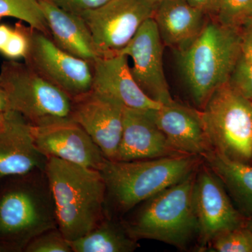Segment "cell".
<instances>
[{"instance_id":"6da1fadb","label":"cell","mask_w":252,"mask_h":252,"mask_svg":"<svg viewBox=\"0 0 252 252\" xmlns=\"http://www.w3.org/2000/svg\"><path fill=\"white\" fill-rule=\"evenodd\" d=\"M44 172L54 198L58 228L67 240L86 235L107 216L106 186L99 170L48 158Z\"/></svg>"},{"instance_id":"7a4b0ae2","label":"cell","mask_w":252,"mask_h":252,"mask_svg":"<svg viewBox=\"0 0 252 252\" xmlns=\"http://www.w3.org/2000/svg\"><path fill=\"white\" fill-rule=\"evenodd\" d=\"M203 158L196 155L131 161L106 160L99 170L106 186V212L125 214L144 200L178 183L197 170Z\"/></svg>"},{"instance_id":"3957f363","label":"cell","mask_w":252,"mask_h":252,"mask_svg":"<svg viewBox=\"0 0 252 252\" xmlns=\"http://www.w3.org/2000/svg\"><path fill=\"white\" fill-rule=\"evenodd\" d=\"M11 179L0 192V250L24 251L36 236L58 228L56 207L44 170Z\"/></svg>"},{"instance_id":"277c9868","label":"cell","mask_w":252,"mask_h":252,"mask_svg":"<svg viewBox=\"0 0 252 252\" xmlns=\"http://www.w3.org/2000/svg\"><path fill=\"white\" fill-rule=\"evenodd\" d=\"M243 32L217 21L205 23L195 40L179 52V64L194 103L203 109L229 81L241 55Z\"/></svg>"},{"instance_id":"5b68a950","label":"cell","mask_w":252,"mask_h":252,"mask_svg":"<svg viewBox=\"0 0 252 252\" xmlns=\"http://www.w3.org/2000/svg\"><path fill=\"white\" fill-rule=\"evenodd\" d=\"M196 171L137 205L130 219L122 220L129 234L187 250L198 238L193 200Z\"/></svg>"},{"instance_id":"8992f818","label":"cell","mask_w":252,"mask_h":252,"mask_svg":"<svg viewBox=\"0 0 252 252\" xmlns=\"http://www.w3.org/2000/svg\"><path fill=\"white\" fill-rule=\"evenodd\" d=\"M0 84L7 94L11 110L21 114L32 126L72 120V99L25 63L13 60L3 62Z\"/></svg>"},{"instance_id":"52a82bcc","label":"cell","mask_w":252,"mask_h":252,"mask_svg":"<svg viewBox=\"0 0 252 252\" xmlns=\"http://www.w3.org/2000/svg\"><path fill=\"white\" fill-rule=\"evenodd\" d=\"M213 150L252 165V102L229 83L217 89L201 111Z\"/></svg>"},{"instance_id":"ba28073f","label":"cell","mask_w":252,"mask_h":252,"mask_svg":"<svg viewBox=\"0 0 252 252\" xmlns=\"http://www.w3.org/2000/svg\"><path fill=\"white\" fill-rule=\"evenodd\" d=\"M157 6L149 0H109L79 16L84 20L99 57L114 56L135 35Z\"/></svg>"},{"instance_id":"9c48e42d","label":"cell","mask_w":252,"mask_h":252,"mask_svg":"<svg viewBox=\"0 0 252 252\" xmlns=\"http://www.w3.org/2000/svg\"><path fill=\"white\" fill-rule=\"evenodd\" d=\"M25 63L45 80L75 99L92 90V61L63 51L50 36L31 28Z\"/></svg>"},{"instance_id":"30bf717a","label":"cell","mask_w":252,"mask_h":252,"mask_svg":"<svg viewBox=\"0 0 252 252\" xmlns=\"http://www.w3.org/2000/svg\"><path fill=\"white\" fill-rule=\"evenodd\" d=\"M193 200L200 252L207 250L216 235L246 224V217L235 207L221 181L203 160L197 169Z\"/></svg>"},{"instance_id":"8fae6325","label":"cell","mask_w":252,"mask_h":252,"mask_svg":"<svg viewBox=\"0 0 252 252\" xmlns=\"http://www.w3.org/2000/svg\"><path fill=\"white\" fill-rule=\"evenodd\" d=\"M162 54V41L157 23L150 18L118 54L132 59L130 70L137 84L150 98L164 104L174 99L164 72Z\"/></svg>"},{"instance_id":"7c38bea8","label":"cell","mask_w":252,"mask_h":252,"mask_svg":"<svg viewBox=\"0 0 252 252\" xmlns=\"http://www.w3.org/2000/svg\"><path fill=\"white\" fill-rule=\"evenodd\" d=\"M72 100V121L87 132L107 160H115L122 138L124 106L94 90Z\"/></svg>"},{"instance_id":"4fadbf2b","label":"cell","mask_w":252,"mask_h":252,"mask_svg":"<svg viewBox=\"0 0 252 252\" xmlns=\"http://www.w3.org/2000/svg\"><path fill=\"white\" fill-rule=\"evenodd\" d=\"M34 144L46 158H56L94 170L107 158L90 136L74 121L32 126Z\"/></svg>"},{"instance_id":"5bb4252c","label":"cell","mask_w":252,"mask_h":252,"mask_svg":"<svg viewBox=\"0 0 252 252\" xmlns=\"http://www.w3.org/2000/svg\"><path fill=\"white\" fill-rule=\"evenodd\" d=\"M46 161L34 144L31 124L16 111L6 112L0 127V177L44 170Z\"/></svg>"},{"instance_id":"9a60e30c","label":"cell","mask_w":252,"mask_h":252,"mask_svg":"<svg viewBox=\"0 0 252 252\" xmlns=\"http://www.w3.org/2000/svg\"><path fill=\"white\" fill-rule=\"evenodd\" d=\"M153 111L124 107L122 138L115 160L131 161L183 154L172 147L158 128Z\"/></svg>"},{"instance_id":"2e32d148","label":"cell","mask_w":252,"mask_h":252,"mask_svg":"<svg viewBox=\"0 0 252 252\" xmlns=\"http://www.w3.org/2000/svg\"><path fill=\"white\" fill-rule=\"evenodd\" d=\"M128 57L117 54L92 61V90L115 99L126 108L155 110L161 104L149 97L136 82Z\"/></svg>"},{"instance_id":"e0dca14e","label":"cell","mask_w":252,"mask_h":252,"mask_svg":"<svg viewBox=\"0 0 252 252\" xmlns=\"http://www.w3.org/2000/svg\"><path fill=\"white\" fill-rule=\"evenodd\" d=\"M154 122L172 147L182 154L203 158L213 151L201 111L175 100L153 111Z\"/></svg>"},{"instance_id":"ac0fdd59","label":"cell","mask_w":252,"mask_h":252,"mask_svg":"<svg viewBox=\"0 0 252 252\" xmlns=\"http://www.w3.org/2000/svg\"><path fill=\"white\" fill-rule=\"evenodd\" d=\"M205 14L185 0H162L153 18L162 42L180 52L200 34L205 24Z\"/></svg>"},{"instance_id":"d6986e66","label":"cell","mask_w":252,"mask_h":252,"mask_svg":"<svg viewBox=\"0 0 252 252\" xmlns=\"http://www.w3.org/2000/svg\"><path fill=\"white\" fill-rule=\"evenodd\" d=\"M38 1L56 45L86 61H93L99 57L90 32L80 16L64 11L51 0Z\"/></svg>"},{"instance_id":"ffe728a7","label":"cell","mask_w":252,"mask_h":252,"mask_svg":"<svg viewBox=\"0 0 252 252\" xmlns=\"http://www.w3.org/2000/svg\"><path fill=\"white\" fill-rule=\"evenodd\" d=\"M203 160L224 186L237 209L248 218L252 215V165L230 160L216 151Z\"/></svg>"},{"instance_id":"44dd1931","label":"cell","mask_w":252,"mask_h":252,"mask_svg":"<svg viewBox=\"0 0 252 252\" xmlns=\"http://www.w3.org/2000/svg\"><path fill=\"white\" fill-rule=\"evenodd\" d=\"M74 252H132L140 247L123 221L107 216L91 231L69 241Z\"/></svg>"},{"instance_id":"7402d4cb","label":"cell","mask_w":252,"mask_h":252,"mask_svg":"<svg viewBox=\"0 0 252 252\" xmlns=\"http://www.w3.org/2000/svg\"><path fill=\"white\" fill-rule=\"evenodd\" d=\"M4 17L18 18L51 38L38 0H0V20Z\"/></svg>"},{"instance_id":"603a6c76","label":"cell","mask_w":252,"mask_h":252,"mask_svg":"<svg viewBox=\"0 0 252 252\" xmlns=\"http://www.w3.org/2000/svg\"><path fill=\"white\" fill-rule=\"evenodd\" d=\"M217 22L233 29H244L252 14V0H215Z\"/></svg>"},{"instance_id":"cb8c5ba5","label":"cell","mask_w":252,"mask_h":252,"mask_svg":"<svg viewBox=\"0 0 252 252\" xmlns=\"http://www.w3.org/2000/svg\"><path fill=\"white\" fill-rule=\"evenodd\" d=\"M217 252H252V233L246 224L216 235L207 250Z\"/></svg>"},{"instance_id":"d4e9b609","label":"cell","mask_w":252,"mask_h":252,"mask_svg":"<svg viewBox=\"0 0 252 252\" xmlns=\"http://www.w3.org/2000/svg\"><path fill=\"white\" fill-rule=\"evenodd\" d=\"M26 252H72L69 240L59 228L46 230L31 240L25 248Z\"/></svg>"},{"instance_id":"484cf974","label":"cell","mask_w":252,"mask_h":252,"mask_svg":"<svg viewBox=\"0 0 252 252\" xmlns=\"http://www.w3.org/2000/svg\"><path fill=\"white\" fill-rule=\"evenodd\" d=\"M31 35V26L27 27L21 22L16 23L9 40L1 54L13 61L24 59L29 51Z\"/></svg>"},{"instance_id":"4316f807","label":"cell","mask_w":252,"mask_h":252,"mask_svg":"<svg viewBox=\"0 0 252 252\" xmlns=\"http://www.w3.org/2000/svg\"><path fill=\"white\" fill-rule=\"evenodd\" d=\"M230 85L245 98L252 99V64L240 56L230 76Z\"/></svg>"},{"instance_id":"83f0119b","label":"cell","mask_w":252,"mask_h":252,"mask_svg":"<svg viewBox=\"0 0 252 252\" xmlns=\"http://www.w3.org/2000/svg\"><path fill=\"white\" fill-rule=\"evenodd\" d=\"M61 9L72 14L80 15L90 10L95 9L106 4L109 0H51Z\"/></svg>"},{"instance_id":"f1b7e54d","label":"cell","mask_w":252,"mask_h":252,"mask_svg":"<svg viewBox=\"0 0 252 252\" xmlns=\"http://www.w3.org/2000/svg\"><path fill=\"white\" fill-rule=\"evenodd\" d=\"M240 56L247 62L252 64V31L243 32Z\"/></svg>"},{"instance_id":"f546056e","label":"cell","mask_w":252,"mask_h":252,"mask_svg":"<svg viewBox=\"0 0 252 252\" xmlns=\"http://www.w3.org/2000/svg\"><path fill=\"white\" fill-rule=\"evenodd\" d=\"M190 6L201 10L205 14L212 13L215 0H185Z\"/></svg>"},{"instance_id":"4dcf8cb0","label":"cell","mask_w":252,"mask_h":252,"mask_svg":"<svg viewBox=\"0 0 252 252\" xmlns=\"http://www.w3.org/2000/svg\"><path fill=\"white\" fill-rule=\"evenodd\" d=\"M12 31L13 28L7 25H0V53H1L7 44Z\"/></svg>"},{"instance_id":"1f68e13d","label":"cell","mask_w":252,"mask_h":252,"mask_svg":"<svg viewBox=\"0 0 252 252\" xmlns=\"http://www.w3.org/2000/svg\"><path fill=\"white\" fill-rule=\"evenodd\" d=\"M11 110L10 108L9 99H8L7 94L5 92L4 89L0 84V114H4V113Z\"/></svg>"},{"instance_id":"d6a6232c","label":"cell","mask_w":252,"mask_h":252,"mask_svg":"<svg viewBox=\"0 0 252 252\" xmlns=\"http://www.w3.org/2000/svg\"><path fill=\"white\" fill-rule=\"evenodd\" d=\"M245 31H252V14L251 17L250 18L248 23H247L245 28H244L243 32Z\"/></svg>"},{"instance_id":"836d02e7","label":"cell","mask_w":252,"mask_h":252,"mask_svg":"<svg viewBox=\"0 0 252 252\" xmlns=\"http://www.w3.org/2000/svg\"><path fill=\"white\" fill-rule=\"evenodd\" d=\"M246 225L248 227L249 229L252 233V215L251 216L248 217L246 220Z\"/></svg>"},{"instance_id":"e575fe53","label":"cell","mask_w":252,"mask_h":252,"mask_svg":"<svg viewBox=\"0 0 252 252\" xmlns=\"http://www.w3.org/2000/svg\"><path fill=\"white\" fill-rule=\"evenodd\" d=\"M6 113H4V114H0V127L2 126L3 123L4 122L5 114H6Z\"/></svg>"},{"instance_id":"d590c367","label":"cell","mask_w":252,"mask_h":252,"mask_svg":"<svg viewBox=\"0 0 252 252\" xmlns=\"http://www.w3.org/2000/svg\"><path fill=\"white\" fill-rule=\"evenodd\" d=\"M152 4L154 5V6H157L160 1H162V0H149Z\"/></svg>"},{"instance_id":"8d00e7d4","label":"cell","mask_w":252,"mask_h":252,"mask_svg":"<svg viewBox=\"0 0 252 252\" xmlns=\"http://www.w3.org/2000/svg\"><path fill=\"white\" fill-rule=\"evenodd\" d=\"M0 252H1V250H0Z\"/></svg>"},{"instance_id":"74e56055","label":"cell","mask_w":252,"mask_h":252,"mask_svg":"<svg viewBox=\"0 0 252 252\" xmlns=\"http://www.w3.org/2000/svg\"><path fill=\"white\" fill-rule=\"evenodd\" d=\"M251 101H252V100H251Z\"/></svg>"}]
</instances>
